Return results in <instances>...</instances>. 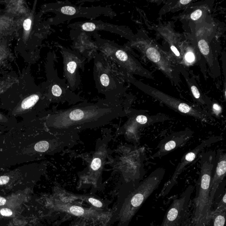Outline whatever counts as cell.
I'll list each match as a JSON object with an SVG mask.
<instances>
[{"mask_svg": "<svg viewBox=\"0 0 226 226\" xmlns=\"http://www.w3.org/2000/svg\"><path fill=\"white\" fill-rule=\"evenodd\" d=\"M123 115L121 101H84L66 109L54 110L47 117L46 122L52 133L78 134L106 125Z\"/></svg>", "mask_w": 226, "mask_h": 226, "instance_id": "obj_1", "label": "cell"}, {"mask_svg": "<svg viewBox=\"0 0 226 226\" xmlns=\"http://www.w3.org/2000/svg\"><path fill=\"white\" fill-rule=\"evenodd\" d=\"M216 157L214 152L202 155L194 209L189 226H207L211 220L213 204L210 200V185Z\"/></svg>", "mask_w": 226, "mask_h": 226, "instance_id": "obj_2", "label": "cell"}, {"mask_svg": "<svg viewBox=\"0 0 226 226\" xmlns=\"http://www.w3.org/2000/svg\"><path fill=\"white\" fill-rule=\"evenodd\" d=\"M93 59L94 80L98 93L104 95L107 100L121 101L124 88L119 70L101 53L98 52Z\"/></svg>", "mask_w": 226, "mask_h": 226, "instance_id": "obj_3", "label": "cell"}, {"mask_svg": "<svg viewBox=\"0 0 226 226\" xmlns=\"http://www.w3.org/2000/svg\"><path fill=\"white\" fill-rule=\"evenodd\" d=\"M119 69L122 77L127 81L131 83L146 94L167 106L171 109L181 114L193 117L204 122L213 120V118L210 113L202 110L198 107L190 105L182 100L171 96L155 88L145 84L134 78L131 74L123 69L120 68Z\"/></svg>", "mask_w": 226, "mask_h": 226, "instance_id": "obj_4", "label": "cell"}, {"mask_svg": "<svg viewBox=\"0 0 226 226\" xmlns=\"http://www.w3.org/2000/svg\"><path fill=\"white\" fill-rule=\"evenodd\" d=\"M98 51L117 63L120 68L130 74H136L150 79H154L152 74L142 66L129 52L126 47L118 45L114 41L101 38L97 34L94 35Z\"/></svg>", "mask_w": 226, "mask_h": 226, "instance_id": "obj_5", "label": "cell"}, {"mask_svg": "<svg viewBox=\"0 0 226 226\" xmlns=\"http://www.w3.org/2000/svg\"><path fill=\"white\" fill-rule=\"evenodd\" d=\"M47 8L49 11L55 15L50 21L52 25H59L78 18H85L92 20L101 16L113 18L117 16L116 13L109 7L101 6L82 7L76 5L68 1L52 3Z\"/></svg>", "mask_w": 226, "mask_h": 226, "instance_id": "obj_6", "label": "cell"}, {"mask_svg": "<svg viewBox=\"0 0 226 226\" xmlns=\"http://www.w3.org/2000/svg\"><path fill=\"white\" fill-rule=\"evenodd\" d=\"M125 46L138 50L171 81H177L178 74L173 57L160 49L156 43L149 39L134 35Z\"/></svg>", "mask_w": 226, "mask_h": 226, "instance_id": "obj_7", "label": "cell"}, {"mask_svg": "<svg viewBox=\"0 0 226 226\" xmlns=\"http://www.w3.org/2000/svg\"><path fill=\"white\" fill-rule=\"evenodd\" d=\"M53 61L54 56H52L50 59L48 68L49 100L54 103H68L73 105L84 101L80 96L69 88L65 79H61L58 76L54 68Z\"/></svg>", "mask_w": 226, "mask_h": 226, "instance_id": "obj_8", "label": "cell"}, {"mask_svg": "<svg viewBox=\"0 0 226 226\" xmlns=\"http://www.w3.org/2000/svg\"><path fill=\"white\" fill-rule=\"evenodd\" d=\"M194 190V186H190L179 198L173 200L160 226H189L190 200Z\"/></svg>", "mask_w": 226, "mask_h": 226, "instance_id": "obj_9", "label": "cell"}, {"mask_svg": "<svg viewBox=\"0 0 226 226\" xmlns=\"http://www.w3.org/2000/svg\"><path fill=\"white\" fill-rule=\"evenodd\" d=\"M63 58V74L69 88L74 92L81 83L80 70L84 71L87 59L74 50L58 45Z\"/></svg>", "mask_w": 226, "mask_h": 226, "instance_id": "obj_10", "label": "cell"}, {"mask_svg": "<svg viewBox=\"0 0 226 226\" xmlns=\"http://www.w3.org/2000/svg\"><path fill=\"white\" fill-rule=\"evenodd\" d=\"M222 138L221 136H213L206 140L202 141L200 144H199L194 149L186 153L182 157L180 161L178 163L175 170L173 175L172 176L169 181H167L164 185L162 195L164 196L168 194L172 188L176 183L178 176L181 174L183 169L190 163L193 162L194 160L198 157V154L204 148L213 144L221 140Z\"/></svg>", "mask_w": 226, "mask_h": 226, "instance_id": "obj_11", "label": "cell"}, {"mask_svg": "<svg viewBox=\"0 0 226 226\" xmlns=\"http://www.w3.org/2000/svg\"><path fill=\"white\" fill-rule=\"evenodd\" d=\"M68 27L72 30H79L86 33L106 31L120 35L129 39L130 41L134 36L132 32L125 26L112 24L102 20H90L75 22L69 24Z\"/></svg>", "mask_w": 226, "mask_h": 226, "instance_id": "obj_12", "label": "cell"}, {"mask_svg": "<svg viewBox=\"0 0 226 226\" xmlns=\"http://www.w3.org/2000/svg\"><path fill=\"white\" fill-rule=\"evenodd\" d=\"M160 118H163L160 116L149 117L144 115H134L129 117L125 123L119 128L117 133L124 135L128 140L137 141L140 129L150 125L157 121L156 120Z\"/></svg>", "mask_w": 226, "mask_h": 226, "instance_id": "obj_13", "label": "cell"}, {"mask_svg": "<svg viewBox=\"0 0 226 226\" xmlns=\"http://www.w3.org/2000/svg\"><path fill=\"white\" fill-rule=\"evenodd\" d=\"M70 37L73 41V50L88 60L93 59L98 52L94 41H93L85 32L79 30H71Z\"/></svg>", "mask_w": 226, "mask_h": 226, "instance_id": "obj_14", "label": "cell"}, {"mask_svg": "<svg viewBox=\"0 0 226 226\" xmlns=\"http://www.w3.org/2000/svg\"><path fill=\"white\" fill-rule=\"evenodd\" d=\"M111 138V134L107 135L97 142L88 167L91 175L98 176L102 174L108 157V144Z\"/></svg>", "mask_w": 226, "mask_h": 226, "instance_id": "obj_15", "label": "cell"}, {"mask_svg": "<svg viewBox=\"0 0 226 226\" xmlns=\"http://www.w3.org/2000/svg\"><path fill=\"white\" fill-rule=\"evenodd\" d=\"M194 132L190 129L175 132L163 139L160 143L159 149L152 158L164 157L177 148L186 144L193 136Z\"/></svg>", "mask_w": 226, "mask_h": 226, "instance_id": "obj_16", "label": "cell"}, {"mask_svg": "<svg viewBox=\"0 0 226 226\" xmlns=\"http://www.w3.org/2000/svg\"><path fill=\"white\" fill-rule=\"evenodd\" d=\"M216 161V169L210 185V200L213 204L217 190L226 175V154L222 150H218Z\"/></svg>", "mask_w": 226, "mask_h": 226, "instance_id": "obj_17", "label": "cell"}, {"mask_svg": "<svg viewBox=\"0 0 226 226\" xmlns=\"http://www.w3.org/2000/svg\"><path fill=\"white\" fill-rule=\"evenodd\" d=\"M159 31L169 43L173 58L177 60V62L182 63L181 51L183 42L180 36L167 26H162L159 29Z\"/></svg>", "mask_w": 226, "mask_h": 226, "instance_id": "obj_18", "label": "cell"}, {"mask_svg": "<svg viewBox=\"0 0 226 226\" xmlns=\"http://www.w3.org/2000/svg\"><path fill=\"white\" fill-rule=\"evenodd\" d=\"M195 53V51L193 47L186 43L183 42L181 51L182 63L187 65L194 64L197 58Z\"/></svg>", "mask_w": 226, "mask_h": 226, "instance_id": "obj_19", "label": "cell"}, {"mask_svg": "<svg viewBox=\"0 0 226 226\" xmlns=\"http://www.w3.org/2000/svg\"><path fill=\"white\" fill-rule=\"evenodd\" d=\"M198 47L202 55L205 57L206 61L209 63L210 66H212L213 63V57L208 41L203 37L197 38Z\"/></svg>", "mask_w": 226, "mask_h": 226, "instance_id": "obj_20", "label": "cell"}, {"mask_svg": "<svg viewBox=\"0 0 226 226\" xmlns=\"http://www.w3.org/2000/svg\"><path fill=\"white\" fill-rule=\"evenodd\" d=\"M187 82L192 96L197 102V103L199 105L211 106L212 103L210 100H208L202 94L196 85L189 80Z\"/></svg>", "mask_w": 226, "mask_h": 226, "instance_id": "obj_21", "label": "cell"}, {"mask_svg": "<svg viewBox=\"0 0 226 226\" xmlns=\"http://www.w3.org/2000/svg\"><path fill=\"white\" fill-rule=\"evenodd\" d=\"M226 212L213 210L212 218L207 226H224Z\"/></svg>", "mask_w": 226, "mask_h": 226, "instance_id": "obj_22", "label": "cell"}, {"mask_svg": "<svg viewBox=\"0 0 226 226\" xmlns=\"http://www.w3.org/2000/svg\"><path fill=\"white\" fill-rule=\"evenodd\" d=\"M207 11L205 7H199L190 14L188 18L196 23L201 22L206 16Z\"/></svg>", "mask_w": 226, "mask_h": 226, "instance_id": "obj_23", "label": "cell"}, {"mask_svg": "<svg viewBox=\"0 0 226 226\" xmlns=\"http://www.w3.org/2000/svg\"><path fill=\"white\" fill-rule=\"evenodd\" d=\"M39 99L40 96L38 94H32L23 100L21 103V108L24 110L29 109L36 104Z\"/></svg>", "mask_w": 226, "mask_h": 226, "instance_id": "obj_24", "label": "cell"}, {"mask_svg": "<svg viewBox=\"0 0 226 226\" xmlns=\"http://www.w3.org/2000/svg\"><path fill=\"white\" fill-rule=\"evenodd\" d=\"M211 111L213 114L217 117L222 112V108L219 104L217 103H212L211 104Z\"/></svg>", "mask_w": 226, "mask_h": 226, "instance_id": "obj_25", "label": "cell"}, {"mask_svg": "<svg viewBox=\"0 0 226 226\" xmlns=\"http://www.w3.org/2000/svg\"><path fill=\"white\" fill-rule=\"evenodd\" d=\"M70 211L74 215L76 216H82L84 213V209L79 206H73L70 208Z\"/></svg>", "mask_w": 226, "mask_h": 226, "instance_id": "obj_26", "label": "cell"}, {"mask_svg": "<svg viewBox=\"0 0 226 226\" xmlns=\"http://www.w3.org/2000/svg\"><path fill=\"white\" fill-rule=\"evenodd\" d=\"M89 201L95 207H98V208H101V207H102V203L101 201H99V200L96 199L90 198L89 199Z\"/></svg>", "mask_w": 226, "mask_h": 226, "instance_id": "obj_27", "label": "cell"}, {"mask_svg": "<svg viewBox=\"0 0 226 226\" xmlns=\"http://www.w3.org/2000/svg\"><path fill=\"white\" fill-rule=\"evenodd\" d=\"M1 213L2 216H5V217H10L13 214V212L10 209L6 208H4L1 210Z\"/></svg>", "mask_w": 226, "mask_h": 226, "instance_id": "obj_28", "label": "cell"}, {"mask_svg": "<svg viewBox=\"0 0 226 226\" xmlns=\"http://www.w3.org/2000/svg\"><path fill=\"white\" fill-rule=\"evenodd\" d=\"M31 24H32V20L30 19H27L24 22V24H23L24 28L26 31H28L31 28Z\"/></svg>", "mask_w": 226, "mask_h": 226, "instance_id": "obj_29", "label": "cell"}, {"mask_svg": "<svg viewBox=\"0 0 226 226\" xmlns=\"http://www.w3.org/2000/svg\"><path fill=\"white\" fill-rule=\"evenodd\" d=\"M9 181V177L7 176H2L0 177V185H3L7 184Z\"/></svg>", "mask_w": 226, "mask_h": 226, "instance_id": "obj_30", "label": "cell"}, {"mask_svg": "<svg viewBox=\"0 0 226 226\" xmlns=\"http://www.w3.org/2000/svg\"><path fill=\"white\" fill-rule=\"evenodd\" d=\"M6 201V200L5 198L0 197V206L4 205L5 204Z\"/></svg>", "mask_w": 226, "mask_h": 226, "instance_id": "obj_31", "label": "cell"}, {"mask_svg": "<svg viewBox=\"0 0 226 226\" xmlns=\"http://www.w3.org/2000/svg\"><path fill=\"white\" fill-rule=\"evenodd\" d=\"M0 117H1V115H0Z\"/></svg>", "mask_w": 226, "mask_h": 226, "instance_id": "obj_32", "label": "cell"}]
</instances>
